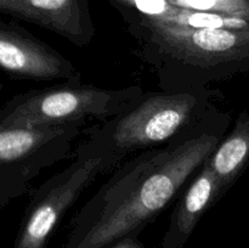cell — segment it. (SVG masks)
Listing matches in <instances>:
<instances>
[{
  "label": "cell",
  "instance_id": "1",
  "mask_svg": "<svg viewBox=\"0 0 249 248\" xmlns=\"http://www.w3.org/2000/svg\"><path fill=\"white\" fill-rule=\"evenodd\" d=\"M223 134H199L122 163L72 219L63 248H107L138 237L201 169Z\"/></svg>",
  "mask_w": 249,
  "mask_h": 248
},
{
  "label": "cell",
  "instance_id": "2",
  "mask_svg": "<svg viewBox=\"0 0 249 248\" xmlns=\"http://www.w3.org/2000/svg\"><path fill=\"white\" fill-rule=\"evenodd\" d=\"M139 55L162 90L207 88L249 70V29L190 28L138 21Z\"/></svg>",
  "mask_w": 249,
  "mask_h": 248
},
{
  "label": "cell",
  "instance_id": "3",
  "mask_svg": "<svg viewBox=\"0 0 249 248\" xmlns=\"http://www.w3.org/2000/svg\"><path fill=\"white\" fill-rule=\"evenodd\" d=\"M219 95L208 88L145 92L128 111L87 128L85 134L124 160L130 153L209 131H225L230 117L215 106Z\"/></svg>",
  "mask_w": 249,
  "mask_h": 248
},
{
  "label": "cell",
  "instance_id": "4",
  "mask_svg": "<svg viewBox=\"0 0 249 248\" xmlns=\"http://www.w3.org/2000/svg\"><path fill=\"white\" fill-rule=\"evenodd\" d=\"M143 94L139 85L105 89L82 82H63L15 95L0 108V128L104 123L131 108Z\"/></svg>",
  "mask_w": 249,
  "mask_h": 248
},
{
  "label": "cell",
  "instance_id": "5",
  "mask_svg": "<svg viewBox=\"0 0 249 248\" xmlns=\"http://www.w3.org/2000/svg\"><path fill=\"white\" fill-rule=\"evenodd\" d=\"M122 163L123 159L100 147L91 139L80 142L72 162L32 194L15 248L48 247L53 233L85 190L97 177L116 169Z\"/></svg>",
  "mask_w": 249,
  "mask_h": 248
},
{
  "label": "cell",
  "instance_id": "6",
  "mask_svg": "<svg viewBox=\"0 0 249 248\" xmlns=\"http://www.w3.org/2000/svg\"><path fill=\"white\" fill-rule=\"evenodd\" d=\"M82 124L0 128V207L26 195L41 172L73 157Z\"/></svg>",
  "mask_w": 249,
  "mask_h": 248
},
{
  "label": "cell",
  "instance_id": "7",
  "mask_svg": "<svg viewBox=\"0 0 249 248\" xmlns=\"http://www.w3.org/2000/svg\"><path fill=\"white\" fill-rule=\"evenodd\" d=\"M0 70L15 79L82 82L79 70L57 50L0 17Z\"/></svg>",
  "mask_w": 249,
  "mask_h": 248
},
{
  "label": "cell",
  "instance_id": "8",
  "mask_svg": "<svg viewBox=\"0 0 249 248\" xmlns=\"http://www.w3.org/2000/svg\"><path fill=\"white\" fill-rule=\"evenodd\" d=\"M0 12L53 32L79 48L95 35L87 0H0Z\"/></svg>",
  "mask_w": 249,
  "mask_h": 248
},
{
  "label": "cell",
  "instance_id": "9",
  "mask_svg": "<svg viewBox=\"0 0 249 248\" xmlns=\"http://www.w3.org/2000/svg\"><path fill=\"white\" fill-rule=\"evenodd\" d=\"M223 196L215 174L203 163L175 204L162 238V248H184L202 216Z\"/></svg>",
  "mask_w": 249,
  "mask_h": 248
},
{
  "label": "cell",
  "instance_id": "10",
  "mask_svg": "<svg viewBox=\"0 0 249 248\" xmlns=\"http://www.w3.org/2000/svg\"><path fill=\"white\" fill-rule=\"evenodd\" d=\"M218 179L223 195L237 181L249 164V113L241 112L232 131L221 139L204 160Z\"/></svg>",
  "mask_w": 249,
  "mask_h": 248
},
{
  "label": "cell",
  "instance_id": "11",
  "mask_svg": "<svg viewBox=\"0 0 249 248\" xmlns=\"http://www.w3.org/2000/svg\"><path fill=\"white\" fill-rule=\"evenodd\" d=\"M170 5L249 21V0H167Z\"/></svg>",
  "mask_w": 249,
  "mask_h": 248
},
{
  "label": "cell",
  "instance_id": "12",
  "mask_svg": "<svg viewBox=\"0 0 249 248\" xmlns=\"http://www.w3.org/2000/svg\"><path fill=\"white\" fill-rule=\"evenodd\" d=\"M124 6L136 10L139 15L138 21L160 22L164 21L175 10L167 0H116Z\"/></svg>",
  "mask_w": 249,
  "mask_h": 248
},
{
  "label": "cell",
  "instance_id": "13",
  "mask_svg": "<svg viewBox=\"0 0 249 248\" xmlns=\"http://www.w3.org/2000/svg\"><path fill=\"white\" fill-rule=\"evenodd\" d=\"M107 248H146L138 237H124Z\"/></svg>",
  "mask_w": 249,
  "mask_h": 248
}]
</instances>
